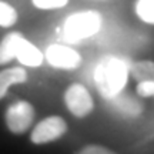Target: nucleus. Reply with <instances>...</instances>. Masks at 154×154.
Segmentation results:
<instances>
[{"instance_id":"f257e3e1","label":"nucleus","mask_w":154,"mask_h":154,"mask_svg":"<svg viewBox=\"0 0 154 154\" xmlns=\"http://www.w3.org/2000/svg\"><path fill=\"white\" fill-rule=\"evenodd\" d=\"M127 77L128 67L126 61L114 56L101 59L94 70L96 87L104 99H111L120 93L127 84Z\"/></svg>"},{"instance_id":"f03ea898","label":"nucleus","mask_w":154,"mask_h":154,"mask_svg":"<svg viewBox=\"0 0 154 154\" xmlns=\"http://www.w3.org/2000/svg\"><path fill=\"white\" fill-rule=\"evenodd\" d=\"M14 59H17L23 66L37 67L43 63L44 56L34 44L23 37L22 33L13 32L6 34L0 42V66Z\"/></svg>"},{"instance_id":"7ed1b4c3","label":"nucleus","mask_w":154,"mask_h":154,"mask_svg":"<svg viewBox=\"0 0 154 154\" xmlns=\"http://www.w3.org/2000/svg\"><path fill=\"white\" fill-rule=\"evenodd\" d=\"M101 14L96 10H84L67 17L63 26V36L67 42L74 43L99 33L101 29Z\"/></svg>"},{"instance_id":"20e7f679","label":"nucleus","mask_w":154,"mask_h":154,"mask_svg":"<svg viewBox=\"0 0 154 154\" xmlns=\"http://www.w3.org/2000/svg\"><path fill=\"white\" fill-rule=\"evenodd\" d=\"M34 117H36L34 107L24 100L11 103L5 113L6 126L13 134H24L32 127Z\"/></svg>"},{"instance_id":"39448f33","label":"nucleus","mask_w":154,"mask_h":154,"mask_svg":"<svg viewBox=\"0 0 154 154\" xmlns=\"http://www.w3.org/2000/svg\"><path fill=\"white\" fill-rule=\"evenodd\" d=\"M67 110L77 119H84L94 110V100L88 90L80 83H73L64 91Z\"/></svg>"},{"instance_id":"423d86ee","label":"nucleus","mask_w":154,"mask_h":154,"mask_svg":"<svg viewBox=\"0 0 154 154\" xmlns=\"http://www.w3.org/2000/svg\"><path fill=\"white\" fill-rule=\"evenodd\" d=\"M67 133V123L60 116H49L38 121L30 134V140L34 144L51 143L61 138Z\"/></svg>"},{"instance_id":"0eeeda50","label":"nucleus","mask_w":154,"mask_h":154,"mask_svg":"<svg viewBox=\"0 0 154 154\" xmlns=\"http://www.w3.org/2000/svg\"><path fill=\"white\" fill-rule=\"evenodd\" d=\"M44 59L50 66L60 70H74L82 64V56L77 50L63 44H51L46 50Z\"/></svg>"},{"instance_id":"6e6552de","label":"nucleus","mask_w":154,"mask_h":154,"mask_svg":"<svg viewBox=\"0 0 154 154\" xmlns=\"http://www.w3.org/2000/svg\"><path fill=\"white\" fill-rule=\"evenodd\" d=\"M27 82V72L23 67H10L0 72V100L7 94V90L13 84Z\"/></svg>"},{"instance_id":"1a4fd4ad","label":"nucleus","mask_w":154,"mask_h":154,"mask_svg":"<svg viewBox=\"0 0 154 154\" xmlns=\"http://www.w3.org/2000/svg\"><path fill=\"white\" fill-rule=\"evenodd\" d=\"M128 72L131 73L134 80L137 82H154V61L140 60L136 61Z\"/></svg>"},{"instance_id":"9d476101","label":"nucleus","mask_w":154,"mask_h":154,"mask_svg":"<svg viewBox=\"0 0 154 154\" xmlns=\"http://www.w3.org/2000/svg\"><path fill=\"white\" fill-rule=\"evenodd\" d=\"M134 10L141 22L154 26V0H136Z\"/></svg>"},{"instance_id":"9b49d317","label":"nucleus","mask_w":154,"mask_h":154,"mask_svg":"<svg viewBox=\"0 0 154 154\" xmlns=\"http://www.w3.org/2000/svg\"><path fill=\"white\" fill-rule=\"evenodd\" d=\"M17 22L16 9L6 2H0V26L2 27H11Z\"/></svg>"},{"instance_id":"f8f14e48","label":"nucleus","mask_w":154,"mask_h":154,"mask_svg":"<svg viewBox=\"0 0 154 154\" xmlns=\"http://www.w3.org/2000/svg\"><path fill=\"white\" fill-rule=\"evenodd\" d=\"M33 5L42 10H53V9H61L69 3V0H32Z\"/></svg>"},{"instance_id":"ddd939ff","label":"nucleus","mask_w":154,"mask_h":154,"mask_svg":"<svg viewBox=\"0 0 154 154\" xmlns=\"http://www.w3.org/2000/svg\"><path fill=\"white\" fill-rule=\"evenodd\" d=\"M137 94L140 97L154 96V82H137Z\"/></svg>"},{"instance_id":"4468645a","label":"nucleus","mask_w":154,"mask_h":154,"mask_svg":"<svg viewBox=\"0 0 154 154\" xmlns=\"http://www.w3.org/2000/svg\"><path fill=\"white\" fill-rule=\"evenodd\" d=\"M82 154H113L110 149H107L104 146H99V144H87L80 150Z\"/></svg>"}]
</instances>
